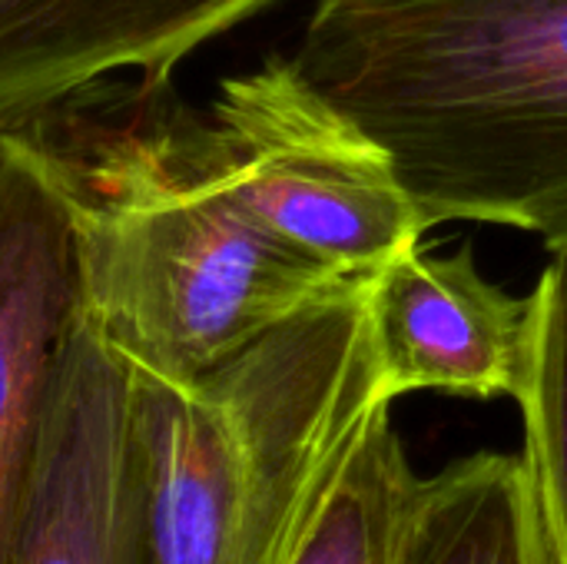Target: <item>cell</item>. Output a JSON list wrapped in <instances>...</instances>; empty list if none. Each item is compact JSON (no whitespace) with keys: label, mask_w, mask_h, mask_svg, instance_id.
Segmentation results:
<instances>
[{"label":"cell","mask_w":567,"mask_h":564,"mask_svg":"<svg viewBox=\"0 0 567 564\" xmlns=\"http://www.w3.org/2000/svg\"><path fill=\"white\" fill-rule=\"evenodd\" d=\"M289 63L392 160L425 229L567 236V0H316Z\"/></svg>","instance_id":"cell-1"},{"label":"cell","mask_w":567,"mask_h":564,"mask_svg":"<svg viewBox=\"0 0 567 564\" xmlns=\"http://www.w3.org/2000/svg\"><path fill=\"white\" fill-rule=\"evenodd\" d=\"M123 362L150 564H282L359 422L392 402L369 276L339 283L199 379Z\"/></svg>","instance_id":"cell-2"},{"label":"cell","mask_w":567,"mask_h":564,"mask_svg":"<svg viewBox=\"0 0 567 564\" xmlns=\"http://www.w3.org/2000/svg\"><path fill=\"white\" fill-rule=\"evenodd\" d=\"M33 123L73 203L86 316L126 359L199 379L346 283L229 196L189 113Z\"/></svg>","instance_id":"cell-3"},{"label":"cell","mask_w":567,"mask_h":564,"mask_svg":"<svg viewBox=\"0 0 567 564\" xmlns=\"http://www.w3.org/2000/svg\"><path fill=\"white\" fill-rule=\"evenodd\" d=\"M193 140L252 219L342 279L375 276L425 233L392 160L289 60L223 80Z\"/></svg>","instance_id":"cell-4"},{"label":"cell","mask_w":567,"mask_h":564,"mask_svg":"<svg viewBox=\"0 0 567 564\" xmlns=\"http://www.w3.org/2000/svg\"><path fill=\"white\" fill-rule=\"evenodd\" d=\"M83 316L63 173L37 123L0 126V564L13 562L53 392Z\"/></svg>","instance_id":"cell-5"},{"label":"cell","mask_w":567,"mask_h":564,"mask_svg":"<svg viewBox=\"0 0 567 564\" xmlns=\"http://www.w3.org/2000/svg\"><path fill=\"white\" fill-rule=\"evenodd\" d=\"M10 564H150L126 445V362L90 316L53 392Z\"/></svg>","instance_id":"cell-6"},{"label":"cell","mask_w":567,"mask_h":564,"mask_svg":"<svg viewBox=\"0 0 567 564\" xmlns=\"http://www.w3.org/2000/svg\"><path fill=\"white\" fill-rule=\"evenodd\" d=\"M369 319L382 392L522 399L532 369L535 306L492 286L472 249L399 253L369 276Z\"/></svg>","instance_id":"cell-7"},{"label":"cell","mask_w":567,"mask_h":564,"mask_svg":"<svg viewBox=\"0 0 567 564\" xmlns=\"http://www.w3.org/2000/svg\"><path fill=\"white\" fill-rule=\"evenodd\" d=\"M276 0H0V126H23L120 73L159 86L206 40Z\"/></svg>","instance_id":"cell-8"},{"label":"cell","mask_w":567,"mask_h":564,"mask_svg":"<svg viewBox=\"0 0 567 564\" xmlns=\"http://www.w3.org/2000/svg\"><path fill=\"white\" fill-rule=\"evenodd\" d=\"M392 564H558L525 459L475 452L419 479Z\"/></svg>","instance_id":"cell-9"},{"label":"cell","mask_w":567,"mask_h":564,"mask_svg":"<svg viewBox=\"0 0 567 564\" xmlns=\"http://www.w3.org/2000/svg\"><path fill=\"white\" fill-rule=\"evenodd\" d=\"M415 482L392 425V402L372 406L312 499L282 564H392Z\"/></svg>","instance_id":"cell-10"},{"label":"cell","mask_w":567,"mask_h":564,"mask_svg":"<svg viewBox=\"0 0 567 564\" xmlns=\"http://www.w3.org/2000/svg\"><path fill=\"white\" fill-rule=\"evenodd\" d=\"M532 369L518 399L525 465L555 562L567 564V249L551 253L535 293Z\"/></svg>","instance_id":"cell-11"},{"label":"cell","mask_w":567,"mask_h":564,"mask_svg":"<svg viewBox=\"0 0 567 564\" xmlns=\"http://www.w3.org/2000/svg\"><path fill=\"white\" fill-rule=\"evenodd\" d=\"M561 249H567V236H565V239H558V243H551V246H548V253H561Z\"/></svg>","instance_id":"cell-12"}]
</instances>
